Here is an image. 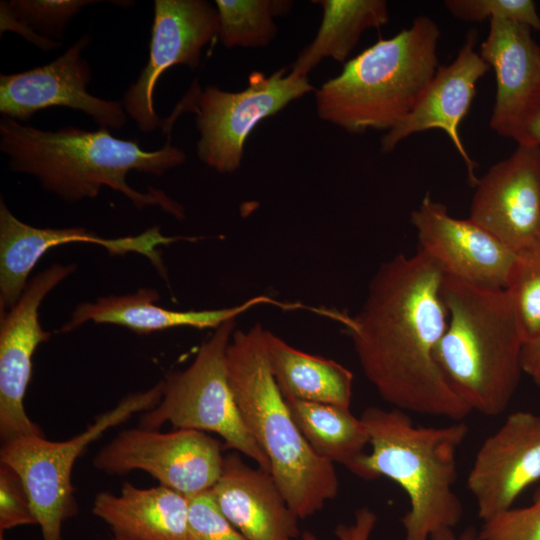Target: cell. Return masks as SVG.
<instances>
[{
	"mask_svg": "<svg viewBox=\"0 0 540 540\" xmlns=\"http://www.w3.org/2000/svg\"><path fill=\"white\" fill-rule=\"evenodd\" d=\"M187 540H248L226 518L210 489L188 497Z\"/></svg>",
	"mask_w": 540,
	"mask_h": 540,
	"instance_id": "f546056e",
	"label": "cell"
},
{
	"mask_svg": "<svg viewBox=\"0 0 540 540\" xmlns=\"http://www.w3.org/2000/svg\"><path fill=\"white\" fill-rule=\"evenodd\" d=\"M235 321L215 329L186 369L166 375L160 402L142 413L139 427L158 430L171 423L179 429L214 432L226 447L270 473L269 459L246 427L229 382L226 352Z\"/></svg>",
	"mask_w": 540,
	"mask_h": 540,
	"instance_id": "52a82bcc",
	"label": "cell"
},
{
	"mask_svg": "<svg viewBox=\"0 0 540 540\" xmlns=\"http://www.w3.org/2000/svg\"><path fill=\"white\" fill-rule=\"evenodd\" d=\"M220 510L248 540H294L298 516L272 475L244 463L240 453L224 456L221 474L210 489Z\"/></svg>",
	"mask_w": 540,
	"mask_h": 540,
	"instance_id": "d6986e66",
	"label": "cell"
},
{
	"mask_svg": "<svg viewBox=\"0 0 540 540\" xmlns=\"http://www.w3.org/2000/svg\"><path fill=\"white\" fill-rule=\"evenodd\" d=\"M524 344L540 335V237L516 252L507 286Z\"/></svg>",
	"mask_w": 540,
	"mask_h": 540,
	"instance_id": "83f0119b",
	"label": "cell"
},
{
	"mask_svg": "<svg viewBox=\"0 0 540 540\" xmlns=\"http://www.w3.org/2000/svg\"><path fill=\"white\" fill-rule=\"evenodd\" d=\"M523 373L540 386V335L524 344L521 356Z\"/></svg>",
	"mask_w": 540,
	"mask_h": 540,
	"instance_id": "e575fe53",
	"label": "cell"
},
{
	"mask_svg": "<svg viewBox=\"0 0 540 540\" xmlns=\"http://www.w3.org/2000/svg\"><path fill=\"white\" fill-rule=\"evenodd\" d=\"M92 513L113 534L135 540H187L188 497L161 484L142 489L125 482L118 495L101 492Z\"/></svg>",
	"mask_w": 540,
	"mask_h": 540,
	"instance_id": "44dd1931",
	"label": "cell"
},
{
	"mask_svg": "<svg viewBox=\"0 0 540 540\" xmlns=\"http://www.w3.org/2000/svg\"><path fill=\"white\" fill-rule=\"evenodd\" d=\"M360 417L371 451L363 455L355 475L364 480L387 477L404 490L410 508L401 518L403 540H430L441 530L454 529L464 512L454 485L467 425L417 426L396 408L368 407Z\"/></svg>",
	"mask_w": 540,
	"mask_h": 540,
	"instance_id": "3957f363",
	"label": "cell"
},
{
	"mask_svg": "<svg viewBox=\"0 0 540 540\" xmlns=\"http://www.w3.org/2000/svg\"><path fill=\"white\" fill-rule=\"evenodd\" d=\"M76 270L74 264H52L29 280L23 294L0 316V437L2 443L44 436L24 409V396L37 347L52 336L39 321L44 298Z\"/></svg>",
	"mask_w": 540,
	"mask_h": 540,
	"instance_id": "8fae6325",
	"label": "cell"
},
{
	"mask_svg": "<svg viewBox=\"0 0 540 540\" xmlns=\"http://www.w3.org/2000/svg\"><path fill=\"white\" fill-rule=\"evenodd\" d=\"M477 36L474 29L468 32L455 59L448 65L438 66L411 112L381 139V150L391 152L413 134L429 129L443 130L465 162L473 186L478 181L474 171L476 163L463 145L459 126L470 110L477 82L491 68L475 49Z\"/></svg>",
	"mask_w": 540,
	"mask_h": 540,
	"instance_id": "ac0fdd59",
	"label": "cell"
},
{
	"mask_svg": "<svg viewBox=\"0 0 540 540\" xmlns=\"http://www.w3.org/2000/svg\"><path fill=\"white\" fill-rule=\"evenodd\" d=\"M447 326L439 365L472 412L498 416L518 388L524 340L506 289L480 288L445 276L441 286Z\"/></svg>",
	"mask_w": 540,
	"mask_h": 540,
	"instance_id": "277c9868",
	"label": "cell"
},
{
	"mask_svg": "<svg viewBox=\"0 0 540 540\" xmlns=\"http://www.w3.org/2000/svg\"><path fill=\"white\" fill-rule=\"evenodd\" d=\"M220 42L226 48L264 47L277 34L273 18L293 5L284 0H216Z\"/></svg>",
	"mask_w": 540,
	"mask_h": 540,
	"instance_id": "4316f807",
	"label": "cell"
},
{
	"mask_svg": "<svg viewBox=\"0 0 540 540\" xmlns=\"http://www.w3.org/2000/svg\"><path fill=\"white\" fill-rule=\"evenodd\" d=\"M377 520L372 510L367 507L360 508L355 512L353 523L339 524L335 535L338 540H370Z\"/></svg>",
	"mask_w": 540,
	"mask_h": 540,
	"instance_id": "836d02e7",
	"label": "cell"
},
{
	"mask_svg": "<svg viewBox=\"0 0 540 540\" xmlns=\"http://www.w3.org/2000/svg\"><path fill=\"white\" fill-rule=\"evenodd\" d=\"M537 47L530 27L507 20L489 21V32L479 54L495 71L490 127L501 136L534 84L538 71Z\"/></svg>",
	"mask_w": 540,
	"mask_h": 540,
	"instance_id": "7402d4cb",
	"label": "cell"
},
{
	"mask_svg": "<svg viewBox=\"0 0 540 540\" xmlns=\"http://www.w3.org/2000/svg\"><path fill=\"white\" fill-rule=\"evenodd\" d=\"M108 540H135V539L122 536V535L113 534V536L109 538ZM302 540H305V539L302 537Z\"/></svg>",
	"mask_w": 540,
	"mask_h": 540,
	"instance_id": "8d00e7d4",
	"label": "cell"
},
{
	"mask_svg": "<svg viewBox=\"0 0 540 540\" xmlns=\"http://www.w3.org/2000/svg\"><path fill=\"white\" fill-rule=\"evenodd\" d=\"M267 357L285 399L350 408L353 374L345 366L301 351L271 331L264 333Z\"/></svg>",
	"mask_w": 540,
	"mask_h": 540,
	"instance_id": "603a6c76",
	"label": "cell"
},
{
	"mask_svg": "<svg viewBox=\"0 0 540 540\" xmlns=\"http://www.w3.org/2000/svg\"><path fill=\"white\" fill-rule=\"evenodd\" d=\"M449 13L464 22L513 21L540 33V16L532 0H447Z\"/></svg>",
	"mask_w": 540,
	"mask_h": 540,
	"instance_id": "f1b7e54d",
	"label": "cell"
},
{
	"mask_svg": "<svg viewBox=\"0 0 540 540\" xmlns=\"http://www.w3.org/2000/svg\"><path fill=\"white\" fill-rule=\"evenodd\" d=\"M0 540H6L4 535H3V532H0Z\"/></svg>",
	"mask_w": 540,
	"mask_h": 540,
	"instance_id": "f35d334b",
	"label": "cell"
},
{
	"mask_svg": "<svg viewBox=\"0 0 540 540\" xmlns=\"http://www.w3.org/2000/svg\"><path fill=\"white\" fill-rule=\"evenodd\" d=\"M474 187L469 219L515 252L540 237V146L518 144Z\"/></svg>",
	"mask_w": 540,
	"mask_h": 540,
	"instance_id": "2e32d148",
	"label": "cell"
},
{
	"mask_svg": "<svg viewBox=\"0 0 540 540\" xmlns=\"http://www.w3.org/2000/svg\"><path fill=\"white\" fill-rule=\"evenodd\" d=\"M430 540H478L477 532L470 528L461 533H456L454 529H444L435 533Z\"/></svg>",
	"mask_w": 540,
	"mask_h": 540,
	"instance_id": "d590c367",
	"label": "cell"
},
{
	"mask_svg": "<svg viewBox=\"0 0 540 540\" xmlns=\"http://www.w3.org/2000/svg\"><path fill=\"white\" fill-rule=\"evenodd\" d=\"M37 524L29 496L18 473L0 463V532Z\"/></svg>",
	"mask_w": 540,
	"mask_h": 540,
	"instance_id": "1f68e13d",
	"label": "cell"
},
{
	"mask_svg": "<svg viewBox=\"0 0 540 540\" xmlns=\"http://www.w3.org/2000/svg\"><path fill=\"white\" fill-rule=\"evenodd\" d=\"M91 0H12L1 1V33L15 31L26 40L49 51L61 47L64 30Z\"/></svg>",
	"mask_w": 540,
	"mask_h": 540,
	"instance_id": "484cf974",
	"label": "cell"
},
{
	"mask_svg": "<svg viewBox=\"0 0 540 540\" xmlns=\"http://www.w3.org/2000/svg\"><path fill=\"white\" fill-rule=\"evenodd\" d=\"M302 537L305 539V540H318L316 538V536L314 534H312L311 532H305L303 533Z\"/></svg>",
	"mask_w": 540,
	"mask_h": 540,
	"instance_id": "74e56055",
	"label": "cell"
},
{
	"mask_svg": "<svg viewBox=\"0 0 540 540\" xmlns=\"http://www.w3.org/2000/svg\"><path fill=\"white\" fill-rule=\"evenodd\" d=\"M190 237L165 236L152 227L135 236L103 238L83 227L38 228L19 220L0 201V316L13 307L29 282L28 277L51 248L70 243H89L103 247L111 255L136 253L146 257L162 275L166 269L159 246Z\"/></svg>",
	"mask_w": 540,
	"mask_h": 540,
	"instance_id": "4fadbf2b",
	"label": "cell"
},
{
	"mask_svg": "<svg viewBox=\"0 0 540 540\" xmlns=\"http://www.w3.org/2000/svg\"><path fill=\"white\" fill-rule=\"evenodd\" d=\"M155 289L140 288L134 293L100 297L79 304L59 332H70L84 323L113 324L144 335L170 328L217 329L250 309L263 304L286 305L265 295L254 296L241 304L212 310L176 311L157 304Z\"/></svg>",
	"mask_w": 540,
	"mask_h": 540,
	"instance_id": "ffe728a7",
	"label": "cell"
},
{
	"mask_svg": "<svg viewBox=\"0 0 540 540\" xmlns=\"http://www.w3.org/2000/svg\"><path fill=\"white\" fill-rule=\"evenodd\" d=\"M285 400L293 420L314 452L356 474L369 445V433L361 417H356L350 408L337 405Z\"/></svg>",
	"mask_w": 540,
	"mask_h": 540,
	"instance_id": "d4e9b609",
	"label": "cell"
},
{
	"mask_svg": "<svg viewBox=\"0 0 540 540\" xmlns=\"http://www.w3.org/2000/svg\"><path fill=\"white\" fill-rule=\"evenodd\" d=\"M540 480V416L516 411L480 446L467 476L479 518L484 522L513 507L523 491Z\"/></svg>",
	"mask_w": 540,
	"mask_h": 540,
	"instance_id": "e0dca14e",
	"label": "cell"
},
{
	"mask_svg": "<svg viewBox=\"0 0 540 540\" xmlns=\"http://www.w3.org/2000/svg\"><path fill=\"white\" fill-rule=\"evenodd\" d=\"M90 42L91 37L83 35L49 64L19 73L1 74L0 112L3 117L25 122L39 110L60 106L86 113L101 128H122L127 122L123 104L95 97L87 91L92 72L82 51Z\"/></svg>",
	"mask_w": 540,
	"mask_h": 540,
	"instance_id": "5bb4252c",
	"label": "cell"
},
{
	"mask_svg": "<svg viewBox=\"0 0 540 540\" xmlns=\"http://www.w3.org/2000/svg\"><path fill=\"white\" fill-rule=\"evenodd\" d=\"M0 150L9 157L10 170L34 176L66 202L95 198L106 186L138 209L158 206L176 219L185 216L182 205L164 191L140 192L127 183L132 170L162 175L186 161L183 150L171 145V137L161 149L145 151L137 139L116 138L106 128L88 131L69 126L50 131L3 117Z\"/></svg>",
	"mask_w": 540,
	"mask_h": 540,
	"instance_id": "7a4b0ae2",
	"label": "cell"
},
{
	"mask_svg": "<svg viewBox=\"0 0 540 540\" xmlns=\"http://www.w3.org/2000/svg\"><path fill=\"white\" fill-rule=\"evenodd\" d=\"M444 273L418 250L384 262L354 316L339 314L369 382L393 408L463 421L472 411L447 381L437 350L447 326Z\"/></svg>",
	"mask_w": 540,
	"mask_h": 540,
	"instance_id": "6da1fadb",
	"label": "cell"
},
{
	"mask_svg": "<svg viewBox=\"0 0 540 540\" xmlns=\"http://www.w3.org/2000/svg\"><path fill=\"white\" fill-rule=\"evenodd\" d=\"M217 9L203 0H155L148 62L127 89L123 107L143 133L164 127L154 108L160 76L174 65L198 68L202 49L218 36Z\"/></svg>",
	"mask_w": 540,
	"mask_h": 540,
	"instance_id": "7c38bea8",
	"label": "cell"
},
{
	"mask_svg": "<svg viewBox=\"0 0 540 540\" xmlns=\"http://www.w3.org/2000/svg\"><path fill=\"white\" fill-rule=\"evenodd\" d=\"M418 250L432 259L445 276L486 289H505L516 252L472 221L449 214L428 194L411 213Z\"/></svg>",
	"mask_w": 540,
	"mask_h": 540,
	"instance_id": "9a60e30c",
	"label": "cell"
},
{
	"mask_svg": "<svg viewBox=\"0 0 540 540\" xmlns=\"http://www.w3.org/2000/svg\"><path fill=\"white\" fill-rule=\"evenodd\" d=\"M538 71L534 84L509 125L504 137L518 144L540 146V45L537 47Z\"/></svg>",
	"mask_w": 540,
	"mask_h": 540,
	"instance_id": "d6a6232c",
	"label": "cell"
},
{
	"mask_svg": "<svg viewBox=\"0 0 540 540\" xmlns=\"http://www.w3.org/2000/svg\"><path fill=\"white\" fill-rule=\"evenodd\" d=\"M162 381L134 392L115 407L100 414L93 424L64 441L44 436H26L2 444L0 463L20 476L43 540H62L63 523L78 512L71 474L77 458L106 430L122 424L132 415L153 409L161 400Z\"/></svg>",
	"mask_w": 540,
	"mask_h": 540,
	"instance_id": "9c48e42d",
	"label": "cell"
},
{
	"mask_svg": "<svg viewBox=\"0 0 540 540\" xmlns=\"http://www.w3.org/2000/svg\"><path fill=\"white\" fill-rule=\"evenodd\" d=\"M313 90L308 77H296L286 67L269 76L252 72L247 88L238 92L213 85L202 90L195 79L165 118V129L171 131L180 114L194 113L198 158L220 173H232L240 167L245 142L257 124Z\"/></svg>",
	"mask_w": 540,
	"mask_h": 540,
	"instance_id": "ba28073f",
	"label": "cell"
},
{
	"mask_svg": "<svg viewBox=\"0 0 540 540\" xmlns=\"http://www.w3.org/2000/svg\"><path fill=\"white\" fill-rule=\"evenodd\" d=\"M440 28L418 16L348 60L315 92L318 116L348 133L391 130L416 105L438 68Z\"/></svg>",
	"mask_w": 540,
	"mask_h": 540,
	"instance_id": "8992f818",
	"label": "cell"
},
{
	"mask_svg": "<svg viewBox=\"0 0 540 540\" xmlns=\"http://www.w3.org/2000/svg\"><path fill=\"white\" fill-rule=\"evenodd\" d=\"M323 9L321 25L313 41L292 64L290 73L296 77L307 74L324 58L344 62L356 46L362 33L389 21L384 0H318Z\"/></svg>",
	"mask_w": 540,
	"mask_h": 540,
	"instance_id": "cb8c5ba5",
	"label": "cell"
},
{
	"mask_svg": "<svg viewBox=\"0 0 540 540\" xmlns=\"http://www.w3.org/2000/svg\"><path fill=\"white\" fill-rule=\"evenodd\" d=\"M221 446L198 430L162 433L138 427L119 433L96 454L93 465L114 475L142 470L189 497L211 489L218 480L224 459Z\"/></svg>",
	"mask_w": 540,
	"mask_h": 540,
	"instance_id": "30bf717a",
	"label": "cell"
},
{
	"mask_svg": "<svg viewBox=\"0 0 540 540\" xmlns=\"http://www.w3.org/2000/svg\"><path fill=\"white\" fill-rule=\"evenodd\" d=\"M478 540H540V489L526 507L509 508L483 522Z\"/></svg>",
	"mask_w": 540,
	"mask_h": 540,
	"instance_id": "4dcf8cb0",
	"label": "cell"
},
{
	"mask_svg": "<svg viewBox=\"0 0 540 540\" xmlns=\"http://www.w3.org/2000/svg\"><path fill=\"white\" fill-rule=\"evenodd\" d=\"M256 324L235 330L226 352L229 382L242 419L270 462V474L299 519L338 494L334 464L314 452L297 427L272 375Z\"/></svg>",
	"mask_w": 540,
	"mask_h": 540,
	"instance_id": "5b68a950",
	"label": "cell"
}]
</instances>
